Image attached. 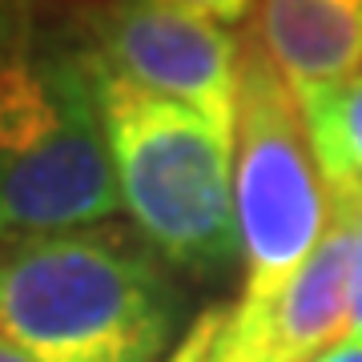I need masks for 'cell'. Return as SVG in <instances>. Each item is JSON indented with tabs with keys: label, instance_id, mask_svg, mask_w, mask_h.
Returning a JSON list of instances; mask_svg holds the SVG:
<instances>
[{
	"label": "cell",
	"instance_id": "6da1fadb",
	"mask_svg": "<svg viewBox=\"0 0 362 362\" xmlns=\"http://www.w3.org/2000/svg\"><path fill=\"white\" fill-rule=\"evenodd\" d=\"M181 290L133 226L0 242V334L33 362H165Z\"/></svg>",
	"mask_w": 362,
	"mask_h": 362
},
{
	"label": "cell",
	"instance_id": "8992f818",
	"mask_svg": "<svg viewBox=\"0 0 362 362\" xmlns=\"http://www.w3.org/2000/svg\"><path fill=\"white\" fill-rule=\"evenodd\" d=\"M350 334V230L334 218L314 258L270 298L218 302L165 362H318Z\"/></svg>",
	"mask_w": 362,
	"mask_h": 362
},
{
	"label": "cell",
	"instance_id": "7a4b0ae2",
	"mask_svg": "<svg viewBox=\"0 0 362 362\" xmlns=\"http://www.w3.org/2000/svg\"><path fill=\"white\" fill-rule=\"evenodd\" d=\"M93 61V57H89ZM125 218L169 270L218 282L242 266L233 141L181 101L133 89L93 61Z\"/></svg>",
	"mask_w": 362,
	"mask_h": 362
},
{
	"label": "cell",
	"instance_id": "8fae6325",
	"mask_svg": "<svg viewBox=\"0 0 362 362\" xmlns=\"http://www.w3.org/2000/svg\"><path fill=\"white\" fill-rule=\"evenodd\" d=\"M181 8H189V13H202L209 21H218V25H242L246 16L258 13V0H173Z\"/></svg>",
	"mask_w": 362,
	"mask_h": 362
},
{
	"label": "cell",
	"instance_id": "52a82bcc",
	"mask_svg": "<svg viewBox=\"0 0 362 362\" xmlns=\"http://www.w3.org/2000/svg\"><path fill=\"white\" fill-rule=\"evenodd\" d=\"M250 37L302 101L362 73V0H258Z\"/></svg>",
	"mask_w": 362,
	"mask_h": 362
},
{
	"label": "cell",
	"instance_id": "30bf717a",
	"mask_svg": "<svg viewBox=\"0 0 362 362\" xmlns=\"http://www.w3.org/2000/svg\"><path fill=\"white\" fill-rule=\"evenodd\" d=\"M33 37V0H0V65L28 52Z\"/></svg>",
	"mask_w": 362,
	"mask_h": 362
},
{
	"label": "cell",
	"instance_id": "9c48e42d",
	"mask_svg": "<svg viewBox=\"0 0 362 362\" xmlns=\"http://www.w3.org/2000/svg\"><path fill=\"white\" fill-rule=\"evenodd\" d=\"M330 209L350 230V334H362V189L330 194Z\"/></svg>",
	"mask_w": 362,
	"mask_h": 362
},
{
	"label": "cell",
	"instance_id": "ba28073f",
	"mask_svg": "<svg viewBox=\"0 0 362 362\" xmlns=\"http://www.w3.org/2000/svg\"><path fill=\"white\" fill-rule=\"evenodd\" d=\"M302 117L326 194L362 189V73L302 97Z\"/></svg>",
	"mask_w": 362,
	"mask_h": 362
},
{
	"label": "cell",
	"instance_id": "4fadbf2b",
	"mask_svg": "<svg viewBox=\"0 0 362 362\" xmlns=\"http://www.w3.org/2000/svg\"><path fill=\"white\" fill-rule=\"evenodd\" d=\"M0 362H33V358H28L25 350L16 346L13 338H4V334H0Z\"/></svg>",
	"mask_w": 362,
	"mask_h": 362
},
{
	"label": "cell",
	"instance_id": "277c9868",
	"mask_svg": "<svg viewBox=\"0 0 362 362\" xmlns=\"http://www.w3.org/2000/svg\"><path fill=\"white\" fill-rule=\"evenodd\" d=\"M246 40L233 117V209L242 238V298H270L294 278L334 226L302 101L274 61Z\"/></svg>",
	"mask_w": 362,
	"mask_h": 362
},
{
	"label": "cell",
	"instance_id": "7c38bea8",
	"mask_svg": "<svg viewBox=\"0 0 362 362\" xmlns=\"http://www.w3.org/2000/svg\"><path fill=\"white\" fill-rule=\"evenodd\" d=\"M318 362H362V334H346L342 342L326 350Z\"/></svg>",
	"mask_w": 362,
	"mask_h": 362
},
{
	"label": "cell",
	"instance_id": "3957f363",
	"mask_svg": "<svg viewBox=\"0 0 362 362\" xmlns=\"http://www.w3.org/2000/svg\"><path fill=\"white\" fill-rule=\"evenodd\" d=\"M125 214L89 52L0 65V242Z\"/></svg>",
	"mask_w": 362,
	"mask_h": 362
},
{
	"label": "cell",
	"instance_id": "5b68a950",
	"mask_svg": "<svg viewBox=\"0 0 362 362\" xmlns=\"http://www.w3.org/2000/svg\"><path fill=\"white\" fill-rule=\"evenodd\" d=\"M85 52L109 77L197 109L233 141L246 40L226 25L173 0H97L85 8Z\"/></svg>",
	"mask_w": 362,
	"mask_h": 362
}]
</instances>
